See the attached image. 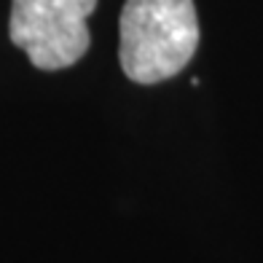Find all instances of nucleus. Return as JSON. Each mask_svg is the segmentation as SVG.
Wrapping results in <instances>:
<instances>
[{
  "mask_svg": "<svg viewBox=\"0 0 263 263\" xmlns=\"http://www.w3.org/2000/svg\"><path fill=\"white\" fill-rule=\"evenodd\" d=\"M118 59L129 81L151 86L175 78L199 49L194 0H126Z\"/></svg>",
  "mask_w": 263,
  "mask_h": 263,
  "instance_id": "1",
  "label": "nucleus"
},
{
  "mask_svg": "<svg viewBox=\"0 0 263 263\" xmlns=\"http://www.w3.org/2000/svg\"><path fill=\"white\" fill-rule=\"evenodd\" d=\"M97 0H11L8 35L38 70H65L89 51Z\"/></svg>",
  "mask_w": 263,
  "mask_h": 263,
  "instance_id": "2",
  "label": "nucleus"
}]
</instances>
